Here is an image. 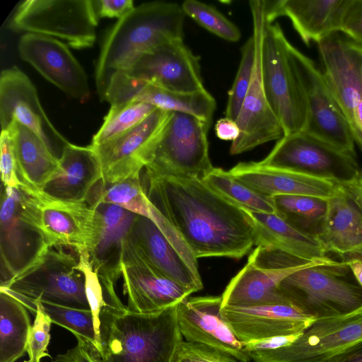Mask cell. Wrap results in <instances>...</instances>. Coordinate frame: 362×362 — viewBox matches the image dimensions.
Instances as JSON below:
<instances>
[{"label": "cell", "instance_id": "6da1fadb", "mask_svg": "<svg viewBox=\"0 0 362 362\" xmlns=\"http://www.w3.org/2000/svg\"><path fill=\"white\" fill-rule=\"evenodd\" d=\"M144 190L197 258L240 259L256 244L240 206L197 177L159 175L145 169Z\"/></svg>", "mask_w": 362, "mask_h": 362}, {"label": "cell", "instance_id": "7a4b0ae2", "mask_svg": "<svg viewBox=\"0 0 362 362\" xmlns=\"http://www.w3.org/2000/svg\"><path fill=\"white\" fill-rule=\"evenodd\" d=\"M185 16L176 3L151 1L118 19L103 42L95 68L100 100L115 74L128 70L140 56L161 43L183 39Z\"/></svg>", "mask_w": 362, "mask_h": 362}, {"label": "cell", "instance_id": "3957f363", "mask_svg": "<svg viewBox=\"0 0 362 362\" xmlns=\"http://www.w3.org/2000/svg\"><path fill=\"white\" fill-rule=\"evenodd\" d=\"M182 341L176 306L150 313L127 309L105 317L99 326L105 362H174Z\"/></svg>", "mask_w": 362, "mask_h": 362}, {"label": "cell", "instance_id": "277c9868", "mask_svg": "<svg viewBox=\"0 0 362 362\" xmlns=\"http://www.w3.org/2000/svg\"><path fill=\"white\" fill-rule=\"evenodd\" d=\"M50 247L40 225L34 196L22 186L2 185L0 288L35 264Z\"/></svg>", "mask_w": 362, "mask_h": 362}, {"label": "cell", "instance_id": "5b68a950", "mask_svg": "<svg viewBox=\"0 0 362 362\" xmlns=\"http://www.w3.org/2000/svg\"><path fill=\"white\" fill-rule=\"evenodd\" d=\"M349 270L344 260L309 266L286 277L279 290L315 320L351 315L362 310V288L348 279Z\"/></svg>", "mask_w": 362, "mask_h": 362}, {"label": "cell", "instance_id": "8992f818", "mask_svg": "<svg viewBox=\"0 0 362 362\" xmlns=\"http://www.w3.org/2000/svg\"><path fill=\"white\" fill-rule=\"evenodd\" d=\"M209 128L193 115L170 112L144 153V168L159 175L202 180L214 168L209 157Z\"/></svg>", "mask_w": 362, "mask_h": 362}, {"label": "cell", "instance_id": "52a82bcc", "mask_svg": "<svg viewBox=\"0 0 362 362\" xmlns=\"http://www.w3.org/2000/svg\"><path fill=\"white\" fill-rule=\"evenodd\" d=\"M98 23L94 1L25 0L16 6L8 25L16 32L64 40L78 49L94 45Z\"/></svg>", "mask_w": 362, "mask_h": 362}, {"label": "cell", "instance_id": "ba28073f", "mask_svg": "<svg viewBox=\"0 0 362 362\" xmlns=\"http://www.w3.org/2000/svg\"><path fill=\"white\" fill-rule=\"evenodd\" d=\"M288 42L278 23L264 21L261 47L262 83L284 135L304 131L308 121L303 93L289 61Z\"/></svg>", "mask_w": 362, "mask_h": 362}, {"label": "cell", "instance_id": "9c48e42d", "mask_svg": "<svg viewBox=\"0 0 362 362\" xmlns=\"http://www.w3.org/2000/svg\"><path fill=\"white\" fill-rule=\"evenodd\" d=\"M77 264L71 254L50 247L35 264L1 288L18 299L90 310L84 277Z\"/></svg>", "mask_w": 362, "mask_h": 362}, {"label": "cell", "instance_id": "30bf717a", "mask_svg": "<svg viewBox=\"0 0 362 362\" xmlns=\"http://www.w3.org/2000/svg\"><path fill=\"white\" fill-rule=\"evenodd\" d=\"M289 61L305 101L308 121L304 132L356 155L348 123L326 78L315 62L289 42Z\"/></svg>", "mask_w": 362, "mask_h": 362}, {"label": "cell", "instance_id": "8fae6325", "mask_svg": "<svg viewBox=\"0 0 362 362\" xmlns=\"http://www.w3.org/2000/svg\"><path fill=\"white\" fill-rule=\"evenodd\" d=\"M323 74L362 151V47L340 32L317 42Z\"/></svg>", "mask_w": 362, "mask_h": 362}, {"label": "cell", "instance_id": "7c38bea8", "mask_svg": "<svg viewBox=\"0 0 362 362\" xmlns=\"http://www.w3.org/2000/svg\"><path fill=\"white\" fill-rule=\"evenodd\" d=\"M259 163L327 177L341 185L362 172L356 155L304 131L282 136Z\"/></svg>", "mask_w": 362, "mask_h": 362}, {"label": "cell", "instance_id": "4fadbf2b", "mask_svg": "<svg viewBox=\"0 0 362 362\" xmlns=\"http://www.w3.org/2000/svg\"><path fill=\"white\" fill-rule=\"evenodd\" d=\"M362 339V310L315 320L288 346L250 351L253 362H322Z\"/></svg>", "mask_w": 362, "mask_h": 362}, {"label": "cell", "instance_id": "5bb4252c", "mask_svg": "<svg viewBox=\"0 0 362 362\" xmlns=\"http://www.w3.org/2000/svg\"><path fill=\"white\" fill-rule=\"evenodd\" d=\"M256 54L252 81L236 119L240 129L232 141L230 155H238L284 136L283 127L267 99L261 73V47L264 25L262 0L250 1Z\"/></svg>", "mask_w": 362, "mask_h": 362}, {"label": "cell", "instance_id": "9a60e30c", "mask_svg": "<svg viewBox=\"0 0 362 362\" xmlns=\"http://www.w3.org/2000/svg\"><path fill=\"white\" fill-rule=\"evenodd\" d=\"M16 121L37 134L59 159L70 142L53 126L44 111L37 90L18 67L0 76V123L1 130Z\"/></svg>", "mask_w": 362, "mask_h": 362}, {"label": "cell", "instance_id": "2e32d148", "mask_svg": "<svg viewBox=\"0 0 362 362\" xmlns=\"http://www.w3.org/2000/svg\"><path fill=\"white\" fill-rule=\"evenodd\" d=\"M199 59L183 39H174L145 52L120 72L170 91L194 93L204 89Z\"/></svg>", "mask_w": 362, "mask_h": 362}, {"label": "cell", "instance_id": "e0dca14e", "mask_svg": "<svg viewBox=\"0 0 362 362\" xmlns=\"http://www.w3.org/2000/svg\"><path fill=\"white\" fill-rule=\"evenodd\" d=\"M123 292L127 308L150 313L176 306L193 292L168 278L152 266L128 238L122 260Z\"/></svg>", "mask_w": 362, "mask_h": 362}, {"label": "cell", "instance_id": "ac0fdd59", "mask_svg": "<svg viewBox=\"0 0 362 362\" xmlns=\"http://www.w3.org/2000/svg\"><path fill=\"white\" fill-rule=\"evenodd\" d=\"M18 49L23 60L67 95L80 101L90 98L87 75L62 41L25 33L18 41Z\"/></svg>", "mask_w": 362, "mask_h": 362}, {"label": "cell", "instance_id": "d6986e66", "mask_svg": "<svg viewBox=\"0 0 362 362\" xmlns=\"http://www.w3.org/2000/svg\"><path fill=\"white\" fill-rule=\"evenodd\" d=\"M221 296L185 298L176 305L180 333L187 341L210 346L240 362H249L243 343L221 315Z\"/></svg>", "mask_w": 362, "mask_h": 362}, {"label": "cell", "instance_id": "ffe728a7", "mask_svg": "<svg viewBox=\"0 0 362 362\" xmlns=\"http://www.w3.org/2000/svg\"><path fill=\"white\" fill-rule=\"evenodd\" d=\"M95 210V236L89 250L93 269L103 287L115 291L122 276L124 246L138 216L115 204L97 202Z\"/></svg>", "mask_w": 362, "mask_h": 362}, {"label": "cell", "instance_id": "44dd1931", "mask_svg": "<svg viewBox=\"0 0 362 362\" xmlns=\"http://www.w3.org/2000/svg\"><path fill=\"white\" fill-rule=\"evenodd\" d=\"M229 174L259 194L274 197L301 195L329 200L343 185L334 180L295 170L265 165L258 162H241Z\"/></svg>", "mask_w": 362, "mask_h": 362}, {"label": "cell", "instance_id": "7402d4cb", "mask_svg": "<svg viewBox=\"0 0 362 362\" xmlns=\"http://www.w3.org/2000/svg\"><path fill=\"white\" fill-rule=\"evenodd\" d=\"M169 111L156 108L138 125L115 139L93 146L100 162L103 179L112 184L139 176L144 156L165 122Z\"/></svg>", "mask_w": 362, "mask_h": 362}, {"label": "cell", "instance_id": "603a6c76", "mask_svg": "<svg viewBox=\"0 0 362 362\" xmlns=\"http://www.w3.org/2000/svg\"><path fill=\"white\" fill-rule=\"evenodd\" d=\"M221 313L243 344L300 334L315 320L292 303L222 306Z\"/></svg>", "mask_w": 362, "mask_h": 362}, {"label": "cell", "instance_id": "cb8c5ba5", "mask_svg": "<svg viewBox=\"0 0 362 362\" xmlns=\"http://www.w3.org/2000/svg\"><path fill=\"white\" fill-rule=\"evenodd\" d=\"M31 194L40 227L51 247L66 246L76 252L90 250L95 236V210L91 205L54 199L40 192Z\"/></svg>", "mask_w": 362, "mask_h": 362}, {"label": "cell", "instance_id": "d4e9b609", "mask_svg": "<svg viewBox=\"0 0 362 362\" xmlns=\"http://www.w3.org/2000/svg\"><path fill=\"white\" fill-rule=\"evenodd\" d=\"M349 3V0H262L265 23H273L276 18L286 16L308 46L340 32Z\"/></svg>", "mask_w": 362, "mask_h": 362}, {"label": "cell", "instance_id": "484cf974", "mask_svg": "<svg viewBox=\"0 0 362 362\" xmlns=\"http://www.w3.org/2000/svg\"><path fill=\"white\" fill-rule=\"evenodd\" d=\"M338 262H308L288 267L267 269L258 267L248 257L247 264L231 279L222 293V306L250 307L291 303L279 290V285L286 277L309 266L330 265Z\"/></svg>", "mask_w": 362, "mask_h": 362}, {"label": "cell", "instance_id": "4316f807", "mask_svg": "<svg viewBox=\"0 0 362 362\" xmlns=\"http://www.w3.org/2000/svg\"><path fill=\"white\" fill-rule=\"evenodd\" d=\"M240 208L254 230L256 247L276 250L304 262L334 261L317 235L298 229L278 214Z\"/></svg>", "mask_w": 362, "mask_h": 362}, {"label": "cell", "instance_id": "83f0119b", "mask_svg": "<svg viewBox=\"0 0 362 362\" xmlns=\"http://www.w3.org/2000/svg\"><path fill=\"white\" fill-rule=\"evenodd\" d=\"M59 171L40 193L62 201L86 202L92 189L103 179L98 156L91 145L70 143L59 158Z\"/></svg>", "mask_w": 362, "mask_h": 362}, {"label": "cell", "instance_id": "f1b7e54d", "mask_svg": "<svg viewBox=\"0 0 362 362\" xmlns=\"http://www.w3.org/2000/svg\"><path fill=\"white\" fill-rule=\"evenodd\" d=\"M129 238L143 257L164 276L193 293L203 288L200 274L190 267L150 219L138 215Z\"/></svg>", "mask_w": 362, "mask_h": 362}, {"label": "cell", "instance_id": "f546056e", "mask_svg": "<svg viewBox=\"0 0 362 362\" xmlns=\"http://www.w3.org/2000/svg\"><path fill=\"white\" fill-rule=\"evenodd\" d=\"M115 98L120 105L141 102L163 110L191 115L209 127L216 107L215 99L205 88L194 93H177L129 76L119 84Z\"/></svg>", "mask_w": 362, "mask_h": 362}, {"label": "cell", "instance_id": "4dcf8cb0", "mask_svg": "<svg viewBox=\"0 0 362 362\" xmlns=\"http://www.w3.org/2000/svg\"><path fill=\"white\" fill-rule=\"evenodd\" d=\"M328 253L341 257L362 253V208L344 186L327 201V211L316 235Z\"/></svg>", "mask_w": 362, "mask_h": 362}, {"label": "cell", "instance_id": "1f68e13d", "mask_svg": "<svg viewBox=\"0 0 362 362\" xmlns=\"http://www.w3.org/2000/svg\"><path fill=\"white\" fill-rule=\"evenodd\" d=\"M8 129L13 139L17 174L30 193L42 191L59 171V159L33 132L13 121ZM4 130V129H3Z\"/></svg>", "mask_w": 362, "mask_h": 362}, {"label": "cell", "instance_id": "d6a6232c", "mask_svg": "<svg viewBox=\"0 0 362 362\" xmlns=\"http://www.w3.org/2000/svg\"><path fill=\"white\" fill-rule=\"evenodd\" d=\"M31 327L28 309L0 288V362H15L25 355Z\"/></svg>", "mask_w": 362, "mask_h": 362}, {"label": "cell", "instance_id": "836d02e7", "mask_svg": "<svg viewBox=\"0 0 362 362\" xmlns=\"http://www.w3.org/2000/svg\"><path fill=\"white\" fill-rule=\"evenodd\" d=\"M202 180L217 194L240 207L277 214L273 197L264 196L250 188L223 168H214Z\"/></svg>", "mask_w": 362, "mask_h": 362}, {"label": "cell", "instance_id": "e575fe53", "mask_svg": "<svg viewBox=\"0 0 362 362\" xmlns=\"http://www.w3.org/2000/svg\"><path fill=\"white\" fill-rule=\"evenodd\" d=\"M78 255L77 269L83 274L86 298L93 314V325L98 334L100 320L105 315L119 313L127 310L116 293H112L102 285L97 272L93 269L88 249L76 252Z\"/></svg>", "mask_w": 362, "mask_h": 362}, {"label": "cell", "instance_id": "d590c367", "mask_svg": "<svg viewBox=\"0 0 362 362\" xmlns=\"http://www.w3.org/2000/svg\"><path fill=\"white\" fill-rule=\"evenodd\" d=\"M277 214L298 229L317 235L327 211V201L301 196L273 197Z\"/></svg>", "mask_w": 362, "mask_h": 362}, {"label": "cell", "instance_id": "8d00e7d4", "mask_svg": "<svg viewBox=\"0 0 362 362\" xmlns=\"http://www.w3.org/2000/svg\"><path fill=\"white\" fill-rule=\"evenodd\" d=\"M156 109L152 105L131 102L118 107H110L104 122L93 136L91 145L99 146L134 128Z\"/></svg>", "mask_w": 362, "mask_h": 362}, {"label": "cell", "instance_id": "74e56055", "mask_svg": "<svg viewBox=\"0 0 362 362\" xmlns=\"http://www.w3.org/2000/svg\"><path fill=\"white\" fill-rule=\"evenodd\" d=\"M256 36L252 35L241 48V59L233 83L228 93L226 117L236 121L252 78L255 54Z\"/></svg>", "mask_w": 362, "mask_h": 362}, {"label": "cell", "instance_id": "f35d334b", "mask_svg": "<svg viewBox=\"0 0 362 362\" xmlns=\"http://www.w3.org/2000/svg\"><path fill=\"white\" fill-rule=\"evenodd\" d=\"M181 7L199 25L230 42H237L241 37L238 27L214 6L197 0H186Z\"/></svg>", "mask_w": 362, "mask_h": 362}, {"label": "cell", "instance_id": "ab89813d", "mask_svg": "<svg viewBox=\"0 0 362 362\" xmlns=\"http://www.w3.org/2000/svg\"><path fill=\"white\" fill-rule=\"evenodd\" d=\"M35 302H38L41 305L52 323L69 330L75 337L81 336L85 338L97 346L93 317L90 310L78 309L45 301Z\"/></svg>", "mask_w": 362, "mask_h": 362}, {"label": "cell", "instance_id": "60d3db41", "mask_svg": "<svg viewBox=\"0 0 362 362\" xmlns=\"http://www.w3.org/2000/svg\"><path fill=\"white\" fill-rule=\"evenodd\" d=\"M35 318L31 327L27 344L28 359L24 362H41L42 358L51 357L47 352L50 341L51 319L38 302L18 299Z\"/></svg>", "mask_w": 362, "mask_h": 362}, {"label": "cell", "instance_id": "b9f144b4", "mask_svg": "<svg viewBox=\"0 0 362 362\" xmlns=\"http://www.w3.org/2000/svg\"><path fill=\"white\" fill-rule=\"evenodd\" d=\"M174 362H237L235 358L210 346L182 340Z\"/></svg>", "mask_w": 362, "mask_h": 362}, {"label": "cell", "instance_id": "7bdbcfd3", "mask_svg": "<svg viewBox=\"0 0 362 362\" xmlns=\"http://www.w3.org/2000/svg\"><path fill=\"white\" fill-rule=\"evenodd\" d=\"M0 170L4 185L14 188L22 186L17 174L13 139L8 129L1 132Z\"/></svg>", "mask_w": 362, "mask_h": 362}, {"label": "cell", "instance_id": "ee69618b", "mask_svg": "<svg viewBox=\"0 0 362 362\" xmlns=\"http://www.w3.org/2000/svg\"><path fill=\"white\" fill-rule=\"evenodd\" d=\"M340 33L362 47V0H349Z\"/></svg>", "mask_w": 362, "mask_h": 362}, {"label": "cell", "instance_id": "f6af8a7d", "mask_svg": "<svg viewBox=\"0 0 362 362\" xmlns=\"http://www.w3.org/2000/svg\"><path fill=\"white\" fill-rule=\"evenodd\" d=\"M77 344L64 354L56 356L52 362H105L95 345L78 336Z\"/></svg>", "mask_w": 362, "mask_h": 362}, {"label": "cell", "instance_id": "bcb514c9", "mask_svg": "<svg viewBox=\"0 0 362 362\" xmlns=\"http://www.w3.org/2000/svg\"><path fill=\"white\" fill-rule=\"evenodd\" d=\"M98 17L122 18L134 8L132 0L94 1Z\"/></svg>", "mask_w": 362, "mask_h": 362}, {"label": "cell", "instance_id": "7dc6e473", "mask_svg": "<svg viewBox=\"0 0 362 362\" xmlns=\"http://www.w3.org/2000/svg\"><path fill=\"white\" fill-rule=\"evenodd\" d=\"M302 334L254 340L243 343V345L247 353L250 351L272 350L290 345Z\"/></svg>", "mask_w": 362, "mask_h": 362}, {"label": "cell", "instance_id": "c3c4849f", "mask_svg": "<svg viewBox=\"0 0 362 362\" xmlns=\"http://www.w3.org/2000/svg\"><path fill=\"white\" fill-rule=\"evenodd\" d=\"M215 132L220 139L233 141L239 136L240 129L235 120L225 117L216 122Z\"/></svg>", "mask_w": 362, "mask_h": 362}, {"label": "cell", "instance_id": "681fc988", "mask_svg": "<svg viewBox=\"0 0 362 362\" xmlns=\"http://www.w3.org/2000/svg\"><path fill=\"white\" fill-rule=\"evenodd\" d=\"M322 362H362V339Z\"/></svg>", "mask_w": 362, "mask_h": 362}, {"label": "cell", "instance_id": "f907efd6", "mask_svg": "<svg viewBox=\"0 0 362 362\" xmlns=\"http://www.w3.org/2000/svg\"><path fill=\"white\" fill-rule=\"evenodd\" d=\"M351 273L359 286L362 288V253H356L343 257Z\"/></svg>", "mask_w": 362, "mask_h": 362}, {"label": "cell", "instance_id": "816d5d0a", "mask_svg": "<svg viewBox=\"0 0 362 362\" xmlns=\"http://www.w3.org/2000/svg\"><path fill=\"white\" fill-rule=\"evenodd\" d=\"M346 191L362 208V172L351 181L342 184Z\"/></svg>", "mask_w": 362, "mask_h": 362}]
</instances>
